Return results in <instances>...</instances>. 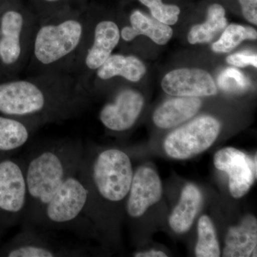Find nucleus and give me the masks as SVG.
I'll use <instances>...</instances> for the list:
<instances>
[{
	"label": "nucleus",
	"mask_w": 257,
	"mask_h": 257,
	"mask_svg": "<svg viewBox=\"0 0 257 257\" xmlns=\"http://www.w3.org/2000/svg\"><path fill=\"white\" fill-rule=\"evenodd\" d=\"M197 257L220 256V248L214 224L209 216L203 215L198 222V239L195 246Z\"/></svg>",
	"instance_id": "22"
},
{
	"label": "nucleus",
	"mask_w": 257,
	"mask_h": 257,
	"mask_svg": "<svg viewBox=\"0 0 257 257\" xmlns=\"http://www.w3.org/2000/svg\"><path fill=\"white\" fill-rule=\"evenodd\" d=\"M256 30L254 29L233 24L224 29L219 40L213 44L212 50L216 53H228L243 40H256Z\"/></svg>",
	"instance_id": "23"
},
{
	"label": "nucleus",
	"mask_w": 257,
	"mask_h": 257,
	"mask_svg": "<svg viewBox=\"0 0 257 257\" xmlns=\"http://www.w3.org/2000/svg\"><path fill=\"white\" fill-rule=\"evenodd\" d=\"M144 103L145 99L141 94L133 89H124L118 93L112 102L103 106L99 119L111 131H126L136 122Z\"/></svg>",
	"instance_id": "13"
},
{
	"label": "nucleus",
	"mask_w": 257,
	"mask_h": 257,
	"mask_svg": "<svg viewBox=\"0 0 257 257\" xmlns=\"http://www.w3.org/2000/svg\"><path fill=\"white\" fill-rule=\"evenodd\" d=\"M2 226V225H1V224H0V226Z\"/></svg>",
	"instance_id": "31"
},
{
	"label": "nucleus",
	"mask_w": 257,
	"mask_h": 257,
	"mask_svg": "<svg viewBox=\"0 0 257 257\" xmlns=\"http://www.w3.org/2000/svg\"><path fill=\"white\" fill-rule=\"evenodd\" d=\"M202 106V101L194 96H179L165 101L153 114V121L158 127H175L195 116Z\"/></svg>",
	"instance_id": "16"
},
{
	"label": "nucleus",
	"mask_w": 257,
	"mask_h": 257,
	"mask_svg": "<svg viewBox=\"0 0 257 257\" xmlns=\"http://www.w3.org/2000/svg\"><path fill=\"white\" fill-rule=\"evenodd\" d=\"M256 219L253 215H247L239 225L228 230L223 256H256Z\"/></svg>",
	"instance_id": "15"
},
{
	"label": "nucleus",
	"mask_w": 257,
	"mask_h": 257,
	"mask_svg": "<svg viewBox=\"0 0 257 257\" xmlns=\"http://www.w3.org/2000/svg\"><path fill=\"white\" fill-rule=\"evenodd\" d=\"M32 1L34 4L36 5L39 11H40L45 18L70 8V3L73 0H32Z\"/></svg>",
	"instance_id": "26"
},
{
	"label": "nucleus",
	"mask_w": 257,
	"mask_h": 257,
	"mask_svg": "<svg viewBox=\"0 0 257 257\" xmlns=\"http://www.w3.org/2000/svg\"><path fill=\"white\" fill-rule=\"evenodd\" d=\"M166 93L175 96H208L217 92L210 74L200 69H178L166 74L162 81Z\"/></svg>",
	"instance_id": "12"
},
{
	"label": "nucleus",
	"mask_w": 257,
	"mask_h": 257,
	"mask_svg": "<svg viewBox=\"0 0 257 257\" xmlns=\"http://www.w3.org/2000/svg\"><path fill=\"white\" fill-rule=\"evenodd\" d=\"M227 25L225 10L220 5H211L208 8L205 23L193 26L188 34V41L192 45L208 43L214 40Z\"/></svg>",
	"instance_id": "20"
},
{
	"label": "nucleus",
	"mask_w": 257,
	"mask_h": 257,
	"mask_svg": "<svg viewBox=\"0 0 257 257\" xmlns=\"http://www.w3.org/2000/svg\"><path fill=\"white\" fill-rule=\"evenodd\" d=\"M120 30L114 22L103 20L96 25L92 45L84 56V64L89 71H96L111 55L119 44Z\"/></svg>",
	"instance_id": "14"
},
{
	"label": "nucleus",
	"mask_w": 257,
	"mask_h": 257,
	"mask_svg": "<svg viewBox=\"0 0 257 257\" xmlns=\"http://www.w3.org/2000/svg\"><path fill=\"white\" fill-rule=\"evenodd\" d=\"M30 137V125L16 118L0 116V152L18 150L28 143Z\"/></svg>",
	"instance_id": "21"
},
{
	"label": "nucleus",
	"mask_w": 257,
	"mask_h": 257,
	"mask_svg": "<svg viewBox=\"0 0 257 257\" xmlns=\"http://www.w3.org/2000/svg\"><path fill=\"white\" fill-rule=\"evenodd\" d=\"M162 181L155 170L150 167H139L134 173L127 195L126 211L133 219L143 216L147 209L155 205L162 198Z\"/></svg>",
	"instance_id": "11"
},
{
	"label": "nucleus",
	"mask_w": 257,
	"mask_h": 257,
	"mask_svg": "<svg viewBox=\"0 0 257 257\" xmlns=\"http://www.w3.org/2000/svg\"><path fill=\"white\" fill-rule=\"evenodd\" d=\"M85 28L83 15L67 8L45 17L37 26L32 41L31 59L38 67L47 72L62 64L81 56Z\"/></svg>",
	"instance_id": "3"
},
{
	"label": "nucleus",
	"mask_w": 257,
	"mask_h": 257,
	"mask_svg": "<svg viewBox=\"0 0 257 257\" xmlns=\"http://www.w3.org/2000/svg\"><path fill=\"white\" fill-rule=\"evenodd\" d=\"M83 87L32 79L0 84V113L30 123L65 119L83 106Z\"/></svg>",
	"instance_id": "2"
},
{
	"label": "nucleus",
	"mask_w": 257,
	"mask_h": 257,
	"mask_svg": "<svg viewBox=\"0 0 257 257\" xmlns=\"http://www.w3.org/2000/svg\"><path fill=\"white\" fill-rule=\"evenodd\" d=\"M84 152L81 140H63L39 147L29 155L25 160L28 201L23 226H38L47 203L78 172Z\"/></svg>",
	"instance_id": "1"
},
{
	"label": "nucleus",
	"mask_w": 257,
	"mask_h": 257,
	"mask_svg": "<svg viewBox=\"0 0 257 257\" xmlns=\"http://www.w3.org/2000/svg\"><path fill=\"white\" fill-rule=\"evenodd\" d=\"M221 124L210 116H202L170 133L164 143L168 156L187 160L202 153L219 136Z\"/></svg>",
	"instance_id": "7"
},
{
	"label": "nucleus",
	"mask_w": 257,
	"mask_h": 257,
	"mask_svg": "<svg viewBox=\"0 0 257 257\" xmlns=\"http://www.w3.org/2000/svg\"><path fill=\"white\" fill-rule=\"evenodd\" d=\"M203 197L197 186L188 184L184 187L179 204L169 219L171 229L177 234H183L190 229L202 204Z\"/></svg>",
	"instance_id": "18"
},
{
	"label": "nucleus",
	"mask_w": 257,
	"mask_h": 257,
	"mask_svg": "<svg viewBox=\"0 0 257 257\" xmlns=\"http://www.w3.org/2000/svg\"><path fill=\"white\" fill-rule=\"evenodd\" d=\"M77 172L66 179L47 203L37 227L59 229L83 225L88 192Z\"/></svg>",
	"instance_id": "5"
},
{
	"label": "nucleus",
	"mask_w": 257,
	"mask_h": 257,
	"mask_svg": "<svg viewBox=\"0 0 257 257\" xmlns=\"http://www.w3.org/2000/svg\"><path fill=\"white\" fill-rule=\"evenodd\" d=\"M79 174L96 202L117 204L127 197L134 172L130 157L111 148L94 155L84 151Z\"/></svg>",
	"instance_id": "4"
},
{
	"label": "nucleus",
	"mask_w": 257,
	"mask_h": 257,
	"mask_svg": "<svg viewBox=\"0 0 257 257\" xmlns=\"http://www.w3.org/2000/svg\"><path fill=\"white\" fill-rule=\"evenodd\" d=\"M28 201L25 160H0V224L13 225L23 219Z\"/></svg>",
	"instance_id": "8"
},
{
	"label": "nucleus",
	"mask_w": 257,
	"mask_h": 257,
	"mask_svg": "<svg viewBox=\"0 0 257 257\" xmlns=\"http://www.w3.org/2000/svg\"><path fill=\"white\" fill-rule=\"evenodd\" d=\"M96 76L101 80L121 77L132 82H138L145 73V64L135 56L111 55L96 69Z\"/></svg>",
	"instance_id": "19"
},
{
	"label": "nucleus",
	"mask_w": 257,
	"mask_h": 257,
	"mask_svg": "<svg viewBox=\"0 0 257 257\" xmlns=\"http://www.w3.org/2000/svg\"><path fill=\"white\" fill-rule=\"evenodd\" d=\"M243 17L249 23L257 24V0H239Z\"/></svg>",
	"instance_id": "28"
},
{
	"label": "nucleus",
	"mask_w": 257,
	"mask_h": 257,
	"mask_svg": "<svg viewBox=\"0 0 257 257\" xmlns=\"http://www.w3.org/2000/svg\"><path fill=\"white\" fill-rule=\"evenodd\" d=\"M79 1H80V2H82V0H79Z\"/></svg>",
	"instance_id": "30"
},
{
	"label": "nucleus",
	"mask_w": 257,
	"mask_h": 257,
	"mask_svg": "<svg viewBox=\"0 0 257 257\" xmlns=\"http://www.w3.org/2000/svg\"><path fill=\"white\" fill-rule=\"evenodd\" d=\"M134 256L135 257H167V255L165 252L157 250L152 249L147 251H140L135 253Z\"/></svg>",
	"instance_id": "29"
},
{
	"label": "nucleus",
	"mask_w": 257,
	"mask_h": 257,
	"mask_svg": "<svg viewBox=\"0 0 257 257\" xmlns=\"http://www.w3.org/2000/svg\"><path fill=\"white\" fill-rule=\"evenodd\" d=\"M226 62L231 65L236 67H244L246 66L251 65L257 67L256 55H249L244 52L233 54L226 58Z\"/></svg>",
	"instance_id": "27"
},
{
	"label": "nucleus",
	"mask_w": 257,
	"mask_h": 257,
	"mask_svg": "<svg viewBox=\"0 0 257 257\" xmlns=\"http://www.w3.org/2000/svg\"><path fill=\"white\" fill-rule=\"evenodd\" d=\"M151 11L153 18L167 25H175L179 20L180 9L176 5H165L162 0H140Z\"/></svg>",
	"instance_id": "24"
},
{
	"label": "nucleus",
	"mask_w": 257,
	"mask_h": 257,
	"mask_svg": "<svg viewBox=\"0 0 257 257\" xmlns=\"http://www.w3.org/2000/svg\"><path fill=\"white\" fill-rule=\"evenodd\" d=\"M0 253L8 257H55L81 256L83 253L58 246L37 233L35 227L24 226Z\"/></svg>",
	"instance_id": "10"
},
{
	"label": "nucleus",
	"mask_w": 257,
	"mask_h": 257,
	"mask_svg": "<svg viewBox=\"0 0 257 257\" xmlns=\"http://www.w3.org/2000/svg\"><path fill=\"white\" fill-rule=\"evenodd\" d=\"M131 26L120 30V37L126 42H131L139 35H145L159 45L168 43L173 35L170 25L149 18L140 11H135L130 16Z\"/></svg>",
	"instance_id": "17"
},
{
	"label": "nucleus",
	"mask_w": 257,
	"mask_h": 257,
	"mask_svg": "<svg viewBox=\"0 0 257 257\" xmlns=\"http://www.w3.org/2000/svg\"><path fill=\"white\" fill-rule=\"evenodd\" d=\"M25 6L8 9L0 18V61L6 66L18 65L31 55L37 26Z\"/></svg>",
	"instance_id": "6"
},
{
	"label": "nucleus",
	"mask_w": 257,
	"mask_h": 257,
	"mask_svg": "<svg viewBox=\"0 0 257 257\" xmlns=\"http://www.w3.org/2000/svg\"><path fill=\"white\" fill-rule=\"evenodd\" d=\"M219 87L229 92L242 91L248 87L247 79L239 71L228 68L219 75L218 79Z\"/></svg>",
	"instance_id": "25"
},
{
	"label": "nucleus",
	"mask_w": 257,
	"mask_h": 257,
	"mask_svg": "<svg viewBox=\"0 0 257 257\" xmlns=\"http://www.w3.org/2000/svg\"><path fill=\"white\" fill-rule=\"evenodd\" d=\"M256 155L254 160L246 154L233 147L219 150L214 157V165L217 170L229 176L231 195L239 199L247 194L256 179Z\"/></svg>",
	"instance_id": "9"
}]
</instances>
